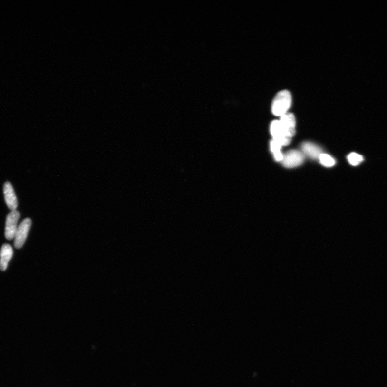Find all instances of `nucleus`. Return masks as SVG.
Segmentation results:
<instances>
[{"label":"nucleus","instance_id":"f257e3e1","mask_svg":"<svg viewBox=\"0 0 387 387\" xmlns=\"http://www.w3.org/2000/svg\"><path fill=\"white\" fill-rule=\"evenodd\" d=\"M291 94L287 90H283L275 96L271 105V112L275 116H282L288 113L292 105Z\"/></svg>","mask_w":387,"mask_h":387},{"label":"nucleus","instance_id":"f03ea898","mask_svg":"<svg viewBox=\"0 0 387 387\" xmlns=\"http://www.w3.org/2000/svg\"><path fill=\"white\" fill-rule=\"evenodd\" d=\"M270 132L273 140L282 146H287L291 142L292 137L283 128L280 120H275L271 122Z\"/></svg>","mask_w":387,"mask_h":387},{"label":"nucleus","instance_id":"7ed1b4c3","mask_svg":"<svg viewBox=\"0 0 387 387\" xmlns=\"http://www.w3.org/2000/svg\"><path fill=\"white\" fill-rule=\"evenodd\" d=\"M20 214L19 211H11L6 219L5 227V236L8 240L14 239L18 228V221L20 219Z\"/></svg>","mask_w":387,"mask_h":387},{"label":"nucleus","instance_id":"20e7f679","mask_svg":"<svg viewBox=\"0 0 387 387\" xmlns=\"http://www.w3.org/2000/svg\"><path fill=\"white\" fill-rule=\"evenodd\" d=\"M31 225V220L27 218V219L23 220L20 225L18 226L14 239V245L16 249H21L25 243Z\"/></svg>","mask_w":387,"mask_h":387},{"label":"nucleus","instance_id":"39448f33","mask_svg":"<svg viewBox=\"0 0 387 387\" xmlns=\"http://www.w3.org/2000/svg\"><path fill=\"white\" fill-rule=\"evenodd\" d=\"M305 155L301 151L292 150L283 155L282 164L286 168H291L298 167L303 164Z\"/></svg>","mask_w":387,"mask_h":387},{"label":"nucleus","instance_id":"423d86ee","mask_svg":"<svg viewBox=\"0 0 387 387\" xmlns=\"http://www.w3.org/2000/svg\"><path fill=\"white\" fill-rule=\"evenodd\" d=\"M3 193L6 204L11 210H16L17 207V199L13 186L9 182L5 183L3 187Z\"/></svg>","mask_w":387,"mask_h":387},{"label":"nucleus","instance_id":"0eeeda50","mask_svg":"<svg viewBox=\"0 0 387 387\" xmlns=\"http://www.w3.org/2000/svg\"><path fill=\"white\" fill-rule=\"evenodd\" d=\"M302 153L312 159H319L322 153V149L317 145L311 142H304L301 145Z\"/></svg>","mask_w":387,"mask_h":387},{"label":"nucleus","instance_id":"6e6552de","mask_svg":"<svg viewBox=\"0 0 387 387\" xmlns=\"http://www.w3.org/2000/svg\"><path fill=\"white\" fill-rule=\"evenodd\" d=\"M13 256V250L9 244H4L0 251V270L4 271L7 269L8 264Z\"/></svg>","mask_w":387,"mask_h":387},{"label":"nucleus","instance_id":"1a4fd4ad","mask_svg":"<svg viewBox=\"0 0 387 387\" xmlns=\"http://www.w3.org/2000/svg\"><path fill=\"white\" fill-rule=\"evenodd\" d=\"M283 128L292 137L295 134L296 119L294 115L288 113L283 115L279 120Z\"/></svg>","mask_w":387,"mask_h":387},{"label":"nucleus","instance_id":"9d476101","mask_svg":"<svg viewBox=\"0 0 387 387\" xmlns=\"http://www.w3.org/2000/svg\"><path fill=\"white\" fill-rule=\"evenodd\" d=\"M282 147L281 145L273 140L270 142L271 151L276 161H282L283 160V155L281 151Z\"/></svg>","mask_w":387,"mask_h":387},{"label":"nucleus","instance_id":"9b49d317","mask_svg":"<svg viewBox=\"0 0 387 387\" xmlns=\"http://www.w3.org/2000/svg\"><path fill=\"white\" fill-rule=\"evenodd\" d=\"M319 160L322 165L326 167H331L335 165V160L328 154H322L319 157Z\"/></svg>","mask_w":387,"mask_h":387},{"label":"nucleus","instance_id":"f8f14e48","mask_svg":"<svg viewBox=\"0 0 387 387\" xmlns=\"http://www.w3.org/2000/svg\"><path fill=\"white\" fill-rule=\"evenodd\" d=\"M348 159L350 165L356 166L359 165L364 160V158L360 155L352 153L348 155Z\"/></svg>","mask_w":387,"mask_h":387}]
</instances>
